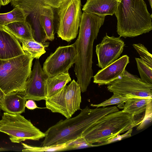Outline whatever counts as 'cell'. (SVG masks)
Listing matches in <instances>:
<instances>
[{
    "instance_id": "83f0119b",
    "label": "cell",
    "mask_w": 152,
    "mask_h": 152,
    "mask_svg": "<svg viewBox=\"0 0 152 152\" xmlns=\"http://www.w3.org/2000/svg\"><path fill=\"white\" fill-rule=\"evenodd\" d=\"M66 143L67 150H74L95 146L92 144L88 143L82 136L69 141Z\"/></svg>"
},
{
    "instance_id": "f1b7e54d",
    "label": "cell",
    "mask_w": 152,
    "mask_h": 152,
    "mask_svg": "<svg viewBox=\"0 0 152 152\" xmlns=\"http://www.w3.org/2000/svg\"><path fill=\"white\" fill-rule=\"evenodd\" d=\"M25 107L31 110H34L38 108L36 103L33 100L28 99L25 103Z\"/></svg>"
},
{
    "instance_id": "ba28073f",
    "label": "cell",
    "mask_w": 152,
    "mask_h": 152,
    "mask_svg": "<svg viewBox=\"0 0 152 152\" xmlns=\"http://www.w3.org/2000/svg\"><path fill=\"white\" fill-rule=\"evenodd\" d=\"M81 92L79 85L74 79L60 92L46 99V108L52 113L61 114L66 118H71L80 109Z\"/></svg>"
},
{
    "instance_id": "d6986e66",
    "label": "cell",
    "mask_w": 152,
    "mask_h": 152,
    "mask_svg": "<svg viewBox=\"0 0 152 152\" xmlns=\"http://www.w3.org/2000/svg\"><path fill=\"white\" fill-rule=\"evenodd\" d=\"M71 80L69 73H61L52 77H48L45 85L47 98L60 92Z\"/></svg>"
},
{
    "instance_id": "9a60e30c",
    "label": "cell",
    "mask_w": 152,
    "mask_h": 152,
    "mask_svg": "<svg viewBox=\"0 0 152 152\" xmlns=\"http://www.w3.org/2000/svg\"><path fill=\"white\" fill-rule=\"evenodd\" d=\"M120 0H87L83 12L106 16L113 15L116 12Z\"/></svg>"
},
{
    "instance_id": "484cf974",
    "label": "cell",
    "mask_w": 152,
    "mask_h": 152,
    "mask_svg": "<svg viewBox=\"0 0 152 152\" xmlns=\"http://www.w3.org/2000/svg\"><path fill=\"white\" fill-rule=\"evenodd\" d=\"M128 98L118 94L113 93L112 96L109 99L98 104H91V106L96 107L106 106L114 104H117L119 108L123 109L125 103Z\"/></svg>"
},
{
    "instance_id": "8992f818",
    "label": "cell",
    "mask_w": 152,
    "mask_h": 152,
    "mask_svg": "<svg viewBox=\"0 0 152 152\" xmlns=\"http://www.w3.org/2000/svg\"><path fill=\"white\" fill-rule=\"evenodd\" d=\"M0 132L8 135L11 142L17 143L28 140H39L46 136L20 114L5 112L0 120Z\"/></svg>"
},
{
    "instance_id": "836d02e7",
    "label": "cell",
    "mask_w": 152,
    "mask_h": 152,
    "mask_svg": "<svg viewBox=\"0 0 152 152\" xmlns=\"http://www.w3.org/2000/svg\"><path fill=\"white\" fill-rule=\"evenodd\" d=\"M1 4H0V7H1Z\"/></svg>"
},
{
    "instance_id": "7c38bea8",
    "label": "cell",
    "mask_w": 152,
    "mask_h": 152,
    "mask_svg": "<svg viewBox=\"0 0 152 152\" xmlns=\"http://www.w3.org/2000/svg\"><path fill=\"white\" fill-rule=\"evenodd\" d=\"M48 77L42 68L39 59H36L33 69L26 81L25 90L20 93L26 100H45V85Z\"/></svg>"
},
{
    "instance_id": "6da1fadb",
    "label": "cell",
    "mask_w": 152,
    "mask_h": 152,
    "mask_svg": "<svg viewBox=\"0 0 152 152\" xmlns=\"http://www.w3.org/2000/svg\"><path fill=\"white\" fill-rule=\"evenodd\" d=\"M105 16L83 12L78 37L75 42L77 57L74 71L82 92L86 91L93 77L92 69L93 44Z\"/></svg>"
},
{
    "instance_id": "7402d4cb",
    "label": "cell",
    "mask_w": 152,
    "mask_h": 152,
    "mask_svg": "<svg viewBox=\"0 0 152 152\" xmlns=\"http://www.w3.org/2000/svg\"><path fill=\"white\" fill-rule=\"evenodd\" d=\"M16 38L21 43L22 47L24 51L34 59H39L42 55L45 54L46 52L45 48L48 46L49 43L47 42L42 43L35 40Z\"/></svg>"
},
{
    "instance_id": "52a82bcc",
    "label": "cell",
    "mask_w": 152,
    "mask_h": 152,
    "mask_svg": "<svg viewBox=\"0 0 152 152\" xmlns=\"http://www.w3.org/2000/svg\"><path fill=\"white\" fill-rule=\"evenodd\" d=\"M81 0H63L57 8V34L63 40L69 42L77 37L82 14Z\"/></svg>"
},
{
    "instance_id": "7a4b0ae2",
    "label": "cell",
    "mask_w": 152,
    "mask_h": 152,
    "mask_svg": "<svg viewBox=\"0 0 152 152\" xmlns=\"http://www.w3.org/2000/svg\"><path fill=\"white\" fill-rule=\"evenodd\" d=\"M119 110L116 106L91 109L87 106L76 116L61 120L48 128L45 132L46 136L41 146L64 144L81 137L101 117Z\"/></svg>"
},
{
    "instance_id": "2e32d148",
    "label": "cell",
    "mask_w": 152,
    "mask_h": 152,
    "mask_svg": "<svg viewBox=\"0 0 152 152\" xmlns=\"http://www.w3.org/2000/svg\"><path fill=\"white\" fill-rule=\"evenodd\" d=\"M52 7L48 5L39 7L36 11L39 24L42 28L46 39L52 41L54 39V13Z\"/></svg>"
},
{
    "instance_id": "44dd1931",
    "label": "cell",
    "mask_w": 152,
    "mask_h": 152,
    "mask_svg": "<svg viewBox=\"0 0 152 152\" xmlns=\"http://www.w3.org/2000/svg\"><path fill=\"white\" fill-rule=\"evenodd\" d=\"M152 99V98H128L122 111L134 116H138L145 112L147 105Z\"/></svg>"
},
{
    "instance_id": "30bf717a",
    "label": "cell",
    "mask_w": 152,
    "mask_h": 152,
    "mask_svg": "<svg viewBox=\"0 0 152 152\" xmlns=\"http://www.w3.org/2000/svg\"><path fill=\"white\" fill-rule=\"evenodd\" d=\"M76 57L74 43L59 46L46 59L42 69L48 77L61 73H68L69 69L75 63Z\"/></svg>"
},
{
    "instance_id": "8fae6325",
    "label": "cell",
    "mask_w": 152,
    "mask_h": 152,
    "mask_svg": "<svg viewBox=\"0 0 152 152\" xmlns=\"http://www.w3.org/2000/svg\"><path fill=\"white\" fill-rule=\"evenodd\" d=\"M125 45L120 37H110L106 33L101 42L96 46L97 65L102 69L117 60L122 53Z\"/></svg>"
},
{
    "instance_id": "4316f807",
    "label": "cell",
    "mask_w": 152,
    "mask_h": 152,
    "mask_svg": "<svg viewBox=\"0 0 152 152\" xmlns=\"http://www.w3.org/2000/svg\"><path fill=\"white\" fill-rule=\"evenodd\" d=\"M133 46L139 54L140 58L148 66L152 68V56L146 48L141 43L133 44Z\"/></svg>"
},
{
    "instance_id": "4dcf8cb0",
    "label": "cell",
    "mask_w": 152,
    "mask_h": 152,
    "mask_svg": "<svg viewBox=\"0 0 152 152\" xmlns=\"http://www.w3.org/2000/svg\"><path fill=\"white\" fill-rule=\"evenodd\" d=\"M5 95L0 88V102L4 98Z\"/></svg>"
},
{
    "instance_id": "d4e9b609",
    "label": "cell",
    "mask_w": 152,
    "mask_h": 152,
    "mask_svg": "<svg viewBox=\"0 0 152 152\" xmlns=\"http://www.w3.org/2000/svg\"><path fill=\"white\" fill-rule=\"evenodd\" d=\"M140 79L146 83L152 84V68L146 64L140 58H135Z\"/></svg>"
},
{
    "instance_id": "603a6c76",
    "label": "cell",
    "mask_w": 152,
    "mask_h": 152,
    "mask_svg": "<svg viewBox=\"0 0 152 152\" xmlns=\"http://www.w3.org/2000/svg\"><path fill=\"white\" fill-rule=\"evenodd\" d=\"M29 15L21 9L15 8L11 11L0 13V27H3L13 22L26 20Z\"/></svg>"
},
{
    "instance_id": "cb8c5ba5",
    "label": "cell",
    "mask_w": 152,
    "mask_h": 152,
    "mask_svg": "<svg viewBox=\"0 0 152 152\" xmlns=\"http://www.w3.org/2000/svg\"><path fill=\"white\" fill-rule=\"evenodd\" d=\"M23 149L22 150L23 152H53L59 151L67 150L66 143L53 145L37 147L31 146L21 142Z\"/></svg>"
},
{
    "instance_id": "ac0fdd59",
    "label": "cell",
    "mask_w": 152,
    "mask_h": 152,
    "mask_svg": "<svg viewBox=\"0 0 152 152\" xmlns=\"http://www.w3.org/2000/svg\"><path fill=\"white\" fill-rule=\"evenodd\" d=\"M63 0H12L11 4L14 7H18L29 15H35L39 7L48 5L53 8L57 9Z\"/></svg>"
},
{
    "instance_id": "e0dca14e",
    "label": "cell",
    "mask_w": 152,
    "mask_h": 152,
    "mask_svg": "<svg viewBox=\"0 0 152 152\" xmlns=\"http://www.w3.org/2000/svg\"><path fill=\"white\" fill-rule=\"evenodd\" d=\"M26 99L20 92H14L5 95L0 102V108L5 112L21 114L24 112Z\"/></svg>"
},
{
    "instance_id": "ffe728a7",
    "label": "cell",
    "mask_w": 152,
    "mask_h": 152,
    "mask_svg": "<svg viewBox=\"0 0 152 152\" xmlns=\"http://www.w3.org/2000/svg\"><path fill=\"white\" fill-rule=\"evenodd\" d=\"M3 27L16 38L35 40L31 24L26 20L13 22Z\"/></svg>"
},
{
    "instance_id": "1f68e13d",
    "label": "cell",
    "mask_w": 152,
    "mask_h": 152,
    "mask_svg": "<svg viewBox=\"0 0 152 152\" xmlns=\"http://www.w3.org/2000/svg\"><path fill=\"white\" fill-rule=\"evenodd\" d=\"M152 0H148V1H149V4H150V6L151 7V9H152Z\"/></svg>"
},
{
    "instance_id": "d6a6232c",
    "label": "cell",
    "mask_w": 152,
    "mask_h": 152,
    "mask_svg": "<svg viewBox=\"0 0 152 152\" xmlns=\"http://www.w3.org/2000/svg\"><path fill=\"white\" fill-rule=\"evenodd\" d=\"M1 109L0 108V114H1Z\"/></svg>"
},
{
    "instance_id": "5bb4252c",
    "label": "cell",
    "mask_w": 152,
    "mask_h": 152,
    "mask_svg": "<svg viewBox=\"0 0 152 152\" xmlns=\"http://www.w3.org/2000/svg\"><path fill=\"white\" fill-rule=\"evenodd\" d=\"M24 53L18 39L3 27H0V59H9Z\"/></svg>"
},
{
    "instance_id": "f546056e",
    "label": "cell",
    "mask_w": 152,
    "mask_h": 152,
    "mask_svg": "<svg viewBox=\"0 0 152 152\" xmlns=\"http://www.w3.org/2000/svg\"><path fill=\"white\" fill-rule=\"evenodd\" d=\"M12 0H0V4L1 5L5 6L11 2Z\"/></svg>"
},
{
    "instance_id": "9c48e42d",
    "label": "cell",
    "mask_w": 152,
    "mask_h": 152,
    "mask_svg": "<svg viewBox=\"0 0 152 152\" xmlns=\"http://www.w3.org/2000/svg\"><path fill=\"white\" fill-rule=\"evenodd\" d=\"M108 90L124 97L152 98V84L143 81L126 69L120 77L107 85Z\"/></svg>"
},
{
    "instance_id": "277c9868",
    "label": "cell",
    "mask_w": 152,
    "mask_h": 152,
    "mask_svg": "<svg viewBox=\"0 0 152 152\" xmlns=\"http://www.w3.org/2000/svg\"><path fill=\"white\" fill-rule=\"evenodd\" d=\"M143 118H136L122 110L111 113L99 119L83 133L82 136L90 144L106 142L132 129Z\"/></svg>"
},
{
    "instance_id": "4fadbf2b",
    "label": "cell",
    "mask_w": 152,
    "mask_h": 152,
    "mask_svg": "<svg viewBox=\"0 0 152 152\" xmlns=\"http://www.w3.org/2000/svg\"><path fill=\"white\" fill-rule=\"evenodd\" d=\"M129 57L122 56L106 67L99 70L93 76V82L99 86L107 85L121 77L129 63Z\"/></svg>"
},
{
    "instance_id": "5b68a950",
    "label": "cell",
    "mask_w": 152,
    "mask_h": 152,
    "mask_svg": "<svg viewBox=\"0 0 152 152\" xmlns=\"http://www.w3.org/2000/svg\"><path fill=\"white\" fill-rule=\"evenodd\" d=\"M33 59L25 53L14 58L0 59V88L5 95L24 91Z\"/></svg>"
},
{
    "instance_id": "3957f363",
    "label": "cell",
    "mask_w": 152,
    "mask_h": 152,
    "mask_svg": "<svg viewBox=\"0 0 152 152\" xmlns=\"http://www.w3.org/2000/svg\"><path fill=\"white\" fill-rule=\"evenodd\" d=\"M114 14L120 37H136L152 29V15L144 0H120Z\"/></svg>"
}]
</instances>
